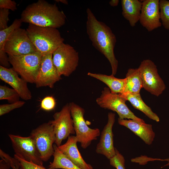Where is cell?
<instances>
[{
	"instance_id": "cell-1",
	"label": "cell",
	"mask_w": 169,
	"mask_h": 169,
	"mask_svg": "<svg viewBox=\"0 0 169 169\" xmlns=\"http://www.w3.org/2000/svg\"><path fill=\"white\" fill-rule=\"evenodd\" d=\"M86 12L87 33L93 47L109 61L111 68V75L114 76L118 64L114 52L116 36L109 27L97 20L90 8L86 9Z\"/></svg>"
},
{
	"instance_id": "cell-2",
	"label": "cell",
	"mask_w": 169,
	"mask_h": 169,
	"mask_svg": "<svg viewBox=\"0 0 169 169\" xmlns=\"http://www.w3.org/2000/svg\"><path fill=\"white\" fill-rule=\"evenodd\" d=\"M66 18L64 13L56 4L44 0L28 5L22 13L20 18L23 22L56 28L65 24Z\"/></svg>"
},
{
	"instance_id": "cell-3",
	"label": "cell",
	"mask_w": 169,
	"mask_h": 169,
	"mask_svg": "<svg viewBox=\"0 0 169 169\" xmlns=\"http://www.w3.org/2000/svg\"><path fill=\"white\" fill-rule=\"evenodd\" d=\"M26 30L37 51L42 56L53 54L64 41L59 31L55 28L29 23Z\"/></svg>"
},
{
	"instance_id": "cell-4",
	"label": "cell",
	"mask_w": 169,
	"mask_h": 169,
	"mask_svg": "<svg viewBox=\"0 0 169 169\" xmlns=\"http://www.w3.org/2000/svg\"><path fill=\"white\" fill-rule=\"evenodd\" d=\"M13 69L27 83H35L38 74L42 56L38 52L15 55L8 54Z\"/></svg>"
},
{
	"instance_id": "cell-5",
	"label": "cell",
	"mask_w": 169,
	"mask_h": 169,
	"mask_svg": "<svg viewBox=\"0 0 169 169\" xmlns=\"http://www.w3.org/2000/svg\"><path fill=\"white\" fill-rule=\"evenodd\" d=\"M76 136L81 146L87 148L92 141L95 140L100 135V131L97 128L92 129L89 127L84 118V110L74 102L69 103Z\"/></svg>"
},
{
	"instance_id": "cell-6",
	"label": "cell",
	"mask_w": 169,
	"mask_h": 169,
	"mask_svg": "<svg viewBox=\"0 0 169 169\" xmlns=\"http://www.w3.org/2000/svg\"><path fill=\"white\" fill-rule=\"evenodd\" d=\"M29 136L34 141L42 161H47L54 152L53 144L56 136L52 125L49 121L44 123L33 130Z\"/></svg>"
},
{
	"instance_id": "cell-7",
	"label": "cell",
	"mask_w": 169,
	"mask_h": 169,
	"mask_svg": "<svg viewBox=\"0 0 169 169\" xmlns=\"http://www.w3.org/2000/svg\"><path fill=\"white\" fill-rule=\"evenodd\" d=\"M96 101L100 107L116 112L120 119H127L144 121L136 116L130 110L125 104L127 100L120 94L111 93L108 87L104 88L100 95L96 99Z\"/></svg>"
},
{
	"instance_id": "cell-8",
	"label": "cell",
	"mask_w": 169,
	"mask_h": 169,
	"mask_svg": "<svg viewBox=\"0 0 169 169\" xmlns=\"http://www.w3.org/2000/svg\"><path fill=\"white\" fill-rule=\"evenodd\" d=\"M79 60L78 52L70 45L62 44L53 53V61L60 76H70L76 69Z\"/></svg>"
},
{
	"instance_id": "cell-9",
	"label": "cell",
	"mask_w": 169,
	"mask_h": 169,
	"mask_svg": "<svg viewBox=\"0 0 169 169\" xmlns=\"http://www.w3.org/2000/svg\"><path fill=\"white\" fill-rule=\"evenodd\" d=\"M139 69L142 80V88L152 95L159 96L165 90L166 86L159 76L157 66L149 59L141 63Z\"/></svg>"
},
{
	"instance_id": "cell-10",
	"label": "cell",
	"mask_w": 169,
	"mask_h": 169,
	"mask_svg": "<svg viewBox=\"0 0 169 169\" xmlns=\"http://www.w3.org/2000/svg\"><path fill=\"white\" fill-rule=\"evenodd\" d=\"M53 120L49 122L52 125L56 136L55 144L59 147L63 140L75 133L73 120L69 108V103L65 104L61 110L55 112Z\"/></svg>"
},
{
	"instance_id": "cell-11",
	"label": "cell",
	"mask_w": 169,
	"mask_h": 169,
	"mask_svg": "<svg viewBox=\"0 0 169 169\" xmlns=\"http://www.w3.org/2000/svg\"><path fill=\"white\" fill-rule=\"evenodd\" d=\"M4 50L8 54L18 55L37 52L24 29L19 28L10 35L5 45Z\"/></svg>"
},
{
	"instance_id": "cell-12",
	"label": "cell",
	"mask_w": 169,
	"mask_h": 169,
	"mask_svg": "<svg viewBox=\"0 0 169 169\" xmlns=\"http://www.w3.org/2000/svg\"><path fill=\"white\" fill-rule=\"evenodd\" d=\"M15 155L27 161L43 166V161L32 138L8 135Z\"/></svg>"
},
{
	"instance_id": "cell-13",
	"label": "cell",
	"mask_w": 169,
	"mask_h": 169,
	"mask_svg": "<svg viewBox=\"0 0 169 169\" xmlns=\"http://www.w3.org/2000/svg\"><path fill=\"white\" fill-rule=\"evenodd\" d=\"M62 79L53 61V54L42 56L40 68L35 84L37 88L54 87V84Z\"/></svg>"
},
{
	"instance_id": "cell-14",
	"label": "cell",
	"mask_w": 169,
	"mask_h": 169,
	"mask_svg": "<svg viewBox=\"0 0 169 169\" xmlns=\"http://www.w3.org/2000/svg\"><path fill=\"white\" fill-rule=\"evenodd\" d=\"M159 0H145L142 6L139 21L148 32L161 27Z\"/></svg>"
},
{
	"instance_id": "cell-15",
	"label": "cell",
	"mask_w": 169,
	"mask_h": 169,
	"mask_svg": "<svg viewBox=\"0 0 169 169\" xmlns=\"http://www.w3.org/2000/svg\"><path fill=\"white\" fill-rule=\"evenodd\" d=\"M115 121V114L109 112L108 115L107 122L101 132L100 140L95 149L96 153L105 156L109 160L116 154V148L114 146L112 131V128Z\"/></svg>"
},
{
	"instance_id": "cell-16",
	"label": "cell",
	"mask_w": 169,
	"mask_h": 169,
	"mask_svg": "<svg viewBox=\"0 0 169 169\" xmlns=\"http://www.w3.org/2000/svg\"><path fill=\"white\" fill-rule=\"evenodd\" d=\"M0 79L15 90L22 99L28 100L32 98V94L28 87V83L19 77L13 68H7L0 65Z\"/></svg>"
},
{
	"instance_id": "cell-17",
	"label": "cell",
	"mask_w": 169,
	"mask_h": 169,
	"mask_svg": "<svg viewBox=\"0 0 169 169\" xmlns=\"http://www.w3.org/2000/svg\"><path fill=\"white\" fill-rule=\"evenodd\" d=\"M118 121L120 125L131 130L146 144L149 145L152 143L155 134L153 131L151 125L146 124L144 121L120 119L119 118Z\"/></svg>"
},
{
	"instance_id": "cell-18",
	"label": "cell",
	"mask_w": 169,
	"mask_h": 169,
	"mask_svg": "<svg viewBox=\"0 0 169 169\" xmlns=\"http://www.w3.org/2000/svg\"><path fill=\"white\" fill-rule=\"evenodd\" d=\"M76 136H70L66 142L58 147V149L69 159L82 169H93L92 166L84 160L77 146Z\"/></svg>"
},
{
	"instance_id": "cell-19",
	"label": "cell",
	"mask_w": 169,
	"mask_h": 169,
	"mask_svg": "<svg viewBox=\"0 0 169 169\" xmlns=\"http://www.w3.org/2000/svg\"><path fill=\"white\" fill-rule=\"evenodd\" d=\"M122 14L132 27L139 21L142 2L138 0H121Z\"/></svg>"
},
{
	"instance_id": "cell-20",
	"label": "cell",
	"mask_w": 169,
	"mask_h": 169,
	"mask_svg": "<svg viewBox=\"0 0 169 169\" xmlns=\"http://www.w3.org/2000/svg\"><path fill=\"white\" fill-rule=\"evenodd\" d=\"M87 75L105 84L112 93L122 94L124 91L126 84L125 78L119 79L115 77L111 74L108 75L91 72H88Z\"/></svg>"
},
{
	"instance_id": "cell-21",
	"label": "cell",
	"mask_w": 169,
	"mask_h": 169,
	"mask_svg": "<svg viewBox=\"0 0 169 169\" xmlns=\"http://www.w3.org/2000/svg\"><path fill=\"white\" fill-rule=\"evenodd\" d=\"M126 84L124 94H140L142 84L138 68H130L126 74Z\"/></svg>"
},
{
	"instance_id": "cell-22",
	"label": "cell",
	"mask_w": 169,
	"mask_h": 169,
	"mask_svg": "<svg viewBox=\"0 0 169 169\" xmlns=\"http://www.w3.org/2000/svg\"><path fill=\"white\" fill-rule=\"evenodd\" d=\"M120 94L127 101L130 102L134 108L141 111L151 119L157 122L159 121V117L144 103L140 93Z\"/></svg>"
},
{
	"instance_id": "cell-23",
	"label": "cell",
	"mask_w": 169,
	"mask_h": 169,
	"mask_svg": "<svg viewBox=\"0 0 169 169\" xmlns=\"http://www.w3.org/2000/svg\"><path fill=\"white\" fill-rule=\"evenodd\" d=\"M54 147L53 160L50 163L48 169H82L60 151L56 144L54 145Z\"/></svg>"
},
{
	"instance_id": "cell-24",
	"label": "cell",
	"mask_w": 169,
	"mask_h": 169,
	"mask_svg": "<svg viewBox=\"0 0 169 169\" xmlns=\"http://www.w3.org/2000/svg\"><path fill=\"white\" fill-rule=\"evenodd\" d=\"M22 22L20 18L16 19L7 28L0 31V54L6 53L4 47L7 39L15 30L20 28Z\"/></svg>"
},
{
	"instance_id": "cell-25",
	"label": "cell",
	"mask_w": 169,
	"mask_h": 169,
	"mask_svg": "<svg viewBox=\"0 0 169 169\" xmlns=\"http://www.w3.org/2000/svg\"><path fill=\"white\" fill-rule=\"evenodd\" d=\"M20 98L18 94L13 88L0 85V100H7L9 103H12L19 101Z\"/></svg>"
},
{
	"instance_id": "cell-26",
	"label": "cell",
	"mask_w": 169,
	"mask_h": 169,
	"mask_svg": "<svg viewBox=\"0 0 169 169\" xmlns=\"http://www.w3.org/2000/svg\"><path fill=\"white\" fill-rule=\"evenodd\" d=\"M159 6L162 25L165 29L169 30V1L160 0Z\"/></svg>"
},
{
	"instance_id": "cell-27",
	"label": "cell",
	"mask_w": 169,
	"mask_h": 169,
	"mask_svg": "<svg viewBox=\"0 0 169 169\" xmlns=\"http://www.w3.org/2000/svg\"><path fill=\"white\" fill-rule=\"evenodd\" d=\"M115 152V156L109 159L110 164L116 169H125L124 157L116 148Z\"/></svg>"
},
{
	"instance_id": "cell-28",
	"label": "cell",
	"mask_w": 169,
	"mask_h": 169,
	"mask_svg": "<svg viewBox=\"0 0 169 169\" xmlns=\"http://www.w3.org/2000/svg\"><path fill=\"white\" fill-rule=\"evenodd\" d=\"M25 104L23 101L8 104H3L0 105V116H2L8 113L11 111L17 108L23 106Z\"/></svg>"
},
{
	"instance_id": "cell-29",
	"label": "cell",
	"mask_w": 169,
	"mask_h": 169,
	"mask_svg": "<svg viewBox=\"0 0 169 169\" xmlns=\"http://www.w3.org/2000/svg\"><path fill=\"white\" fill-rule=\"evenodd\" d=\"M14 157L19 161L20 169H47L43 166H40L27 161L15 154L14 155Z\"/></svg>"
},
{
	"instance_id": "cell-30",
	"label": "cell",
	"mask_w": 169,
	"mask_h": 169,
	"mask_svg": "<svg viewBox=\"0 0 169 169\" xmlns=\"http://www.w3.org/2000/svg\"><path fill=\"white\" fill-rule=\"evenodd\" d=\"M56 104L55 100L53 97L47 96L42 100L40 107L43 110L49 111L53 110L55 108Z\"/></svg>"
},
{
	"instance_id": "cell-31",
	"label": "cell",
	"mask_w": 169,
	"mask_h": 169,
	"mask_svg": "<svg viewBox=\"0 0 169 169\" xmlns=\"http://www.w3.org/2000/svg\"><path fill=\"white\" fill-rule=\"evenodd\" d=\"M9 10L6 9H0V31L7 28L9 14Z\"/></svg>"
},
{
	"instance_id": "cell-32",
	"label": "cell",
	"mask_w": 169,
	"mask_h": 169,
	"mask_svg": "<svg viewBox=\"0 0 169 169\" xmlns=\"http://www.w3.org/2000/svg\"><path fill=\"white\" fill-rule=\"evenodd\" d=\"M0 9H6L14 11L17 9V3L14 1L0 0Z\"/></svg>"
},
{
	"instance_id": "cell-33",
	"label": "cell",
	"mask_w": 169,
	"mask_h": 169,
	"mask_svg": "<svg viewBox=\"0 0 169 169\" xmlns=\"http://www.w3.org/2000/svg\"><path fill=\"white\" fill-rule=\"evenodd\" d=\"M0 160V169H9L11 167L9 161L4 158H1Z\"/></svg>"
},
{
	"instance_id": "cell-34",
	"label": "cell",
	"mask_w": 169,
	"mask_h": 169,
	"mask_svg": "<svg viewBox=\"0 0 169 169\" xmlns=\"http://www.w3.org/2000/svg\"><path fill=\"white\" fill-rule=\"evenodd\" d=\"M11 166L13 169H20L19 161H17L14 162L11 164Z\"/></svg>"
},
{
	"instance_id": "cell-35",
	"label": "cell",
	"mask_w": 169,
	"mask_h": 169,
	"mask_svg": "<svg viewBox=\"0 0 169 169\" xmlns=\"http://www.w3.org/2000/svg\"><path fill=\"white\" fill-rule=\"evenodd\" d=\"M150 161H152L154 160H157V161H166L167 162V163L165 165H164L163 167L165 166H169V157L167 158H166L165 159H154V158H150Z\"/></svg>"
},
{
	"instance_id": "cell-36",
	"label": "cell",
	"mask_w": 169,
	"mask_h": 169,
	"mask_svg": "<svg viewBox=\"0 0 169 169\" xmlns=\"http://www.w3.org/2000/svg\"><path fill=\"white\" fill-rule=\"evenodd\" d=\"M119 2V0H111L109 2V4L112 7H114L117 6Z\"/></svg>"
},
{
	"instance_id": "cell-37",
	"label": "cell",
	"mask_w": 169,
	"mask_h": 169,
	"mask_svg": "<svg viewBox=\"0 0 169 169\" xmlns=\"http://www.w3.org/2000/svg\"><path fill=\"white\" fill-rule=\"evenodd\" d=\"M55 1L57 2H60L66 5L68 4V1L66 0H56Z\"/></svg>"
}]
</instances>
